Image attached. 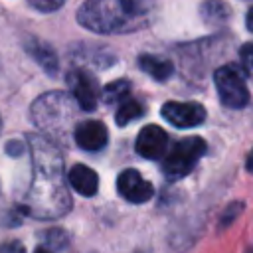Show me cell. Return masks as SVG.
<instances>
[{"label": "cell", "mask_w": 253, "mask_h": 253, "mask_svg": "<svg viewBox=\"0 0 253 253\" xmlns=\"http://www.w3.org/2000/svg\"><path fill=\"white\" fill-rule=\"evenodd\" d=\"M32 152V184L22 211L38 219H55L69 211L71 198L63 180V158L55 142L42 134H28Z\"/></svg>", "instance_id": "obj_1"}, {"label": "cell", "mask_w": 253, "mask_h": 253, "mask_svg": "<svg viewBox=\"0 0 253 253\" xmlns=\"http://www.w3.org/2000/svg\"><path fill=\"white\" fill-rule=\"evenodd\" d=\"M154 18V0H87L77 10V22L97 34H130Z\"/></svg>", "instance_id": "obj_2"}, {"label": "cell", "mask_w": 253, "mask_h": 253, "mask_svg": "<svg viewBox=\"0 0 253 253\" xmlns=\"http://www.w3.org/2000/svg\"><path fill=\"white\" fill-rule=\"evenodd\" d=\"M79 107L69 93L49 91L38 97L32 105V121L40 130L45 132L47 140H65L73 121L77 119Z\"/></svg>", "instance_id": "obj_3"}, {"label": "cell", "mask_w": 253, "mask_h": 253, "mask_svg": "<svg viewBox=\"0 0 253 253\" xmlns=\"http://www.w3.org/2000/svg\"><path fill=\"white\" fill-rule=\"evenodd\" d=\"M206 140L202 136H188L178 140L162 162V172L168 180H180L188 176L200 158L206 154Z\"/></svg>", "instance_id": "obj_4"}, {"label": "cell", "mask_w": 253, "mask_h": 253, "mask_svg": "<svg viewBox=\"0 0 253 253\" xmlns=\"http://www.w3.org/2000/svg\"><path fill=\"white\" fill-rule=\"evenodd\" d=\"M213 83L221 105H225L227 109H241L249 103V89L233 63L217 67L213 73Z\"/></svg>", "instance_id": "obj_5"}, {"label": "cell", "mask_w": 253, "mask_h": 253, "mask_svg": "<svg viewBox=\"0 0 253 253\" xmlns=\"http://www.w3.org/2000/svg\"><path fill=\"white\" fill-rule=\"evenodd\" d=\"M67 85H69V91H71L73 101L77 103V107L81 111H85V113L95 111V107L99 103L101 91H99L97 79L89 71H85L81 67L71 69L67 73Z\"/></svg>", "instance_id": "obj_6"}, {"label": "cell", "mask_w": 253, "mask_h": 253, "mask_svg": "<svg viewBox=\"0 0 253 253\" xmlns=\"http://www.w3.org/2000/svg\"><path fill=\"white\" fill-rule=\"evenodd\" d=\"M162 117L178 128H190L206 121V109L194 101H168L162 105Z\"/></svg>", "instance_id": "obj_7"}, {"label": "cell", "mask_w": 253, "mask_h": 253, "mask_svg": "<svg viewBox=\"0 0 253 253\" xmlns=\"http://www.w3.org/2000/svg\"><path fill=\"white\" fill-rule=\"evenodd\" d=\"M117 190L119 194L130 202V204H144L154 196V188L150 182H146L134 168L123 170L117 178Z\"/></svg>", "instance_id": "obj_8"}, {"label": "cell", "mask_w": 253, "mask_h": 253, "mask_svg": "<svg viewBox=\"0 0 253 253\" xmlns=\"http://www.w3.org/2000/svg\"><path fill=\"white\" fill-rule=\"evenodd\" d=\"M166 146H168V134L164 128H160L158 125H146L138 136H136V152L142 156V158H148V160H158L164 156L166 152Z\"/></svg>", "instance_id": "obj_9"}, {"label": "cell", "mask_w": 253, "mask_h": 253, "mask_svg": "<svg viewBox=\"0 0 253 253\" xmlns=\"http://www.w3.org/2000/svg\"><path fill=\"white\" fill-rule=\"evenodd\" d=\"M73 138L79 148L95 152V150L105 148L109 140V132L101 121H81L73 128Z\"/></svg>", "instance_id": "obj_10"}, {"label": "cell", "mask_w": 253, "mask_h": 253, "mask_svg": "<svg viewBox=\"0 0 253 253\" xmlns=\"http://www.w3.org/2000/svg\"><path fill=\"white\" fill-rule=\"evenodd\" d=\"M67 180L71 184V188L75 192H79L81 196H95L97 190H99V176L95 170H91L89 166L85 164H75L69 174H67Z\"/></svg>", "instance_id": "obj_11"}, {"label": "cell", "mask_w": 253, "mask_h": 253, "mask_svg": "<svg viewBox=\"0 0 253 253\" xmlns=\"http://www.w3.org/2000/svg\"><path fill=\"white\" fill-rule=\"evenodd\" d=\"M138 67L150 75L154 81H166L174 73V63L166 57L154 55V53H142L138 55Z\"/></svg>", "instance_id": "obj_12"}, {"label": "cell", "mask_w": 253, "mask_h": 253, "mask_svg": "<svg viewBox=\"0 0 253 253\" xmlns=\"http://www.w3.org/2000/svg\"><path fill=\"white\" fill-rule=\"evenodd\" d=\"M26 49H28V53H30L49 75L57 73V55H55V51H53L45 42L36 40V38H30V40L26 42Z\"/></svg>", "instance_id": "obj_13"}, {"label": "cell", "mask_w": 253, "mask_h": 253, "mask_svg": "<svg viewBox=\"0 0 253 253\" xmlns=\"http://www.w3.org/2000/svg\"><path fill=\"white\" fill-rule=\"evenodd\" d=\"M200 14H202L204 22H208L211 26H219V24H225L229 20L231 8L223 0H206L200 6Z\"/></svg>", "instance_id": "obj_14"}, {"label": "cell", "mask_w": 253, "mask_h": 253, "mask_svg": "<svg viewBox=\"0 0 253 253\" xmlns=\"http://www.w3.org/2000/svg\"><path fill=\"white\" fill-rule=\"evenodd\" d=\"M142 105L138 103V101H134V99H125V101H121V105H119V109H117V113H115V123L119 125V126H125V125H128V123H132V121H136L138 117H142Z\"/></svg>", "instance_id": "obj_15"}, {"label": "cell", "mask_w": 253, "mask_h": 253, "mask_svg": "<svg viewBox=\"0 0 253 253\" xmlns=\"http://www.w3.org/2000/svg\"><path fill=\"white\" fill-rule=\"evenodd\" d=\"M128 93H130V81L126 79H117L113 83H109L105 89H103V101L107 105L111 103H117V101H125L128 99Z\"/></svg>", "instance_id": "obj_16"}, {"label": "cell", "mask_w": 253, "mask_h": 253, "mask_svg": "<svg viewBox=\"0 0 253 253\" xmlns=\"http://www.w3.org/2000/svg\"><path fill=\"white\" fill-rule=\"evenodd\" d=\"M239 57H241V65L245 73L249 75V79H253V42L243 43V47L239 49Z\"/></svg>", "instance_id": "obj_17"}, {"label": "cell", "mask_w": 253, "mask_h": 253, "mask_svg": "<svg viewBox=\"0 0 253 253\" xmlns=\"http://www.w3.org/2000/svg\"><path fill=\"white\" fill-rule=\"evenodd\" d=\"M36 10L40 12H55L57 8L63 6L65 0H28Z\"/></svg>", "instance_id": "obj_18"}, {"label": "cell", "mask_w": 253, "mask_h": 253, "mask_svg": "<svg viewBox=\"0 0 253 253\" xmlns=\"http://www.w3.org/2000/svg\"><path fill=\"white\" fill-rule=\"evenodd\" d=\"M0 253H26V247L22 245V241L12 239V241H6L0 245Z\"/></svg>", "instance_id": "obj_19"}, {"label": "cell", "mask_w": 253, "mask_h": 253, "mask_svg": "<svg viewBox=\"0 0 253 253\" xmlns=\"http://www.w3.org/2000/svg\"><path fill=\"white\" fill-rule=\"evenodd\" d=\"M245 26H247V30H249V32H253V8L247 12V18H245Z\"/></svg>", "instance_id": "obj_20"}, {"label": "cell", "mask_w": 253, "mask_h": 253, "mask_svg": "<svg viewBox=\"0 0 253 253\" xmlns=\"http://www.w3.org/2000/svg\"><path fill=\"white\" fill-rule=\"evenodd\" d=\"M247 170H253V152H251V156L247 160Z\"/></svg>", "instance_id": "obj_21"}, {"label": "cell", "mask_w": 253, "mask_h": 253, "mask_svg": "<svg viewBox=\"0 0 253 253\" xmlns=\"http://www.w3.org/2000/svg\"><path fill=\"white\" fill-rule=\"evenodd\" d=\"M36 253H49V251H47L45 247H38V249H36Z\"/></svg>", "instance_id": "obj_22"}, {"label": "cell", "mask_w": 253, "mask_h": 253, "mask_svg": "<svg viewBox=\"0 0 253 253\" xmlns=\"http://www.w3.org/2000/svg\"><path fill=\"white\" fill-rule=\"evenodd\" d=\"M251 253H253V251H251Z\"/></svg>", "instance_id": "obj_23"}]
</instances>
